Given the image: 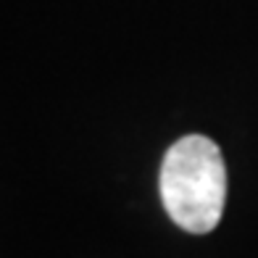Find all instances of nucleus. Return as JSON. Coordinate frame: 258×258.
<instances>
[{
  "instance_id": "obj_1",
  "label": "nucleus",
  "mask_w": 258,
  "mask_h": 258,
  "mask_svg": "<svg viewBox=\"0 0 258 258\" xmlns=\"http://www.w3.org/2000/svg\"><path fill=\"white\" fill-rule=\"evenodd\" d=\"M158 190L177 227L192 234L216 229L227 201V166L219 145L206 135L177 140L163 156Z\"/></svg>"
}]
</instances>
